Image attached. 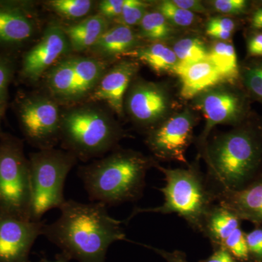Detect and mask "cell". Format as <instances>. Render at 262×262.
<instances>
[{"mask_svg": "<svg viewBox=\"0 0 262 262\" xmlns=\"http://www.w3.org/2000/svg\"><path fill=\"white\" fill-rule=\"evenodd\" d=\"M59 210L61 215L56 222L45 224L42 235L70 261L105 262L108 247L126 239L122 222L110 216L102 203L66 200Z\"/></svg>", "mask_w": 262, "mask_h": 262, "instance_id": "cell-1", "label": "cell"}, {"mask_svg": "<svg viewBox=\"0 0 262 262\" xmlns=\"http://www.w3.org/2000/svg\"><path fill=\"white\" fill-rule=\"evenodd\" d=\"M208 184L215 192L242 189L262 174V136L257 126L242 124L206 144Z\"/></svg>", "mask_w": 262, "mask_h": 262, "instance_id": "cell-2", "label": "cell"}, {"mask_svg": "<svg viewBox=\"0 0 262 262\" xmlns=\"http://www.w3.org/2000/svg\"><path fill=\"white\" fill-rule=\"evenodd\" d=\"M157 165L138 151L119 150L81 166L78 175L91 201L115 206L139 199L148 170Z\"/></svg>", "mask_w": 262, "mask_h": 262, "instance_id": "cell-3", "label": "cell"}, {"mask_svg": "<svg viewBox=\"0 0 262 262\" xmlns=\"http://www.w3.org/2000/svg\"><path fill=\"white\" fill-rule=\"evenodd\" d=\"M156 168L165 176V187L160 189L164 203L156 208H136L128 220L139 213H177L194 230L203 233L207 215L216 201V194L196 165L187 168Z\"/></svg>", "mask_w": 262, "mask_h": 262, "instance_id": "cell-4", "label": "cell"}, {"mask_svg": "<svg viewBox=\"0 0 262 262\" xmlns=\"http://www.w3.org/2000/svg\"><path fill=\"white\" fill-rule=\"evenodd\" d=\"M121 137V130L113 119L97 108L82 106L62 115L60 139L77 159L101 156Z\"/></svg>", "mask_w": 262, "mask_h": 262, "instance_id": "cell-5", "label": "cell"}, {"mask_svg": "<svg viewBox=\"0 0 262 262\" xmlns=\"http://www.w3.org/2000/svg\"><path fill=\"white\" fill-rule=\"evenodd\" d=\"M77 161L70 151L53 148L30 155L31 220L39 222L46 212L61 208L66 179Z\"/></svg>", "mask_w": 262, "mask_h": 262, "instance_id": "cell-6", "label": "cell"}, {"mask_svg": "<svg viewBox=\"0 0 262 262\" xmlns=\"http://www.w3.org/2000/svg\"><path fill=\"white\" fill-rule=\"evenodd\" d=\"M0 213L31 220L29 159L22 141L5 134L0 135Z\"/></svg>", "mask_w": 262, "mask_h": 262, "instance_id": "cell-7", "label": "cell"}, {"mask_svg": "<svg viewBox=\"0 0 262 262\" xmlns=\"http://www.w3.org/2000/svg\"><path fill=\"white\" fill-rule=\"evenodd\" d=\"M106 72L104 61L94 57H63L46 74L53 99L76 102L92 94Z\"/></svg>", "mask_w": 262, "mask_h": 262, "instance_id": "cell-8", "label": "cell"}, {"mask_svg": "<svg viewBox=\"0 0 262 262\" xmlns=\"http://www.w3.org/2000/svg\"><path fill=\"white\" fill-rule=\"evenodd\" d=\"M56 100L39 95L22 96L16 111L27 140L41 149H51L60 139L62 115Z\"/></svg>", "mask_w": 262, "mask_h": 262, "instance_id": "cell-9", "label": "cell"}, {"mask_svg": "<svg viewBox=\"0 0 262 262\" xmlns=\"http://www.w3.org/2000/svg\"><path fill=\"white\" fill-rule=\"evenodd\" d=\"M195 106L206 119V126L200 136V145L205 148L212 129L219 124L239 126L249 113V101L245 91L232 88H212L195 97Z\"/></svg>", "mask_w": 262, "mask_h": 262, "instance_id": "cell-10", "label": "cell"}, {"mask_svg": "<svg viewBox=\"0 0 262 262\" xmlns=\"http://www.w3.org/2000/svg\"><path fill=\"white\" fill-rule=\"evenodd\" d=\"M196 124L195 115L185 108L150 129L146 144L160 160L188 164L186 151L192 143Z\"/></svg>", "mask_w": 262, "mask_h": 262, "instance_id": "cell-11", "label": "cell"}, {"mask_svg": "<svg viewBox=\"0 0 262 262\" xmlns=\"http://www.w3.org/2000/svg\"><path fill=\"white\" fill-rule=\"evenodd\" d=\"M70 49L63 27L56 22H51L40 40L22 57L19 70L20 80L37 82Z\"/></svg>", "mask_w": 262, "mask_h": 262, "instance_id": "cell-12", "label": "cell"}, {"mask_svg": "<svg viewBox=\"0 0 262 262\" xmlns=\"http://www.w3.org/2000/svg\"><path fill=\"white\" fill-rule=\"evenodd\" d=\"M130 86L125 106L134 122L152 128L166 119L170 101L163 86L144 80L136 81Z\"/></svg>", "mask_w": 262, "mask_h": 262, "instance_id": "cell-13", "label": "cell"}, {"mask_svg": "<svg viewBox=\"0 0 262 262\" xmlns=\"http://www.w3.org/2000/svg\"><path fill=\"white\" fill-rule=\"evenodd\" d=\"M44 225L0 213V262H30L29 253Z\"/></svg>", "mask_w": 262, "mask_h": 262, "instance_id": "cell-14", "label": "cell"}, {"mask_svg": "<svg viewBox=\"0 0 262 262\" xmlns=\"http://www.w3.org/2000/svg\"><path fill=\"white\" fill-rule=\"evenodd\" d=\"M37 20L32 7L21 1H0V49H18L35 34Z\"/></svg>", "mask_w": 262, "mask_h": 262, "instance_id": "cell-15", "label": "cell"}, {"mask_svg": "<svg viewBox=\"0 0 262 262\" xmlns=\"http://www.w3.org/2000/svg\"><path fill=\"white\" fill-rule=\"evenodd\" d=\"M139 69L138 62L131 60L119 62L106 72L90 95V99L107 103L115 113L121 116L123 114L124 98Z\"/></svg>", "mask_w": 262, "mask_h": 262, "instance_id": "cell-16", "label": "cell"}, {"mask_svg": "<svg viewBox=\"0 0 262 262\" xmlns=\"http://www.w3.org/2000/svg\"><path fill=\"white\" fill-rule=\"evenodd\" d=\"M216 201L231 210L241 221L262 226V174L246 187L236 191L215 192Z\"/></svg>", "mask_w": 262, "mask_h": 262, "instance_id": "cell-17", "label": "cell"}, {"mask_svg": "<svg viewBox=\"0 0 262 262\" xmlns=\"http://www.w3.org/2000/svg\"><path fill=\"white\" fill-rule=\"evenodd\" d=\"M174 74L180 79L181 96L184 99H192L223 82L220 74L208 60L177 69Z\"/></svg>", "mask_w": 262, "mask_h": 262, "instance_id": "cell-18", "label": "cell"}, {"mask_svg": "<svg viewBox=\"0 0 262 262\" xmlns=\"http://www.w3.org/2000/svg\"><path fill=\"white\" fill-rule=\"evenodd\" d=\"M140 39L131 27L117 24L103 33L91 50L100 58L126 56L139 48Z\"/></svg>", "mask_w": 262, "mask_h": 262, "instance_id": "cell-19", "label": "cell"}, {"mask_svg": "<svg viewBox=\"0 0 262 262\" xmlns=\"http://www.w3.org/2000/svg\"><path fill=\"white\" fill-rule=\"evenodd\" d=\"M63 28L71 50L82 52L92 48L108 29V22L102 15L97 14Z\"/></svg>", "mask_w": 262, "mask_h": 262, "instance_id": "cell-20", "label": "cell"}, {"mask_svg": "<svg viewBox=\"0 0 262 262\" xmlns=\"http://www.w3.org/2000/svg\"><path fill=\"white\" fill-rule=\"evenodd\" d=\"M241 220L233 212L220 204L213 205L207 215L203 234L215 248L222 247L236 229L241 227Z\"/></svg>", "mask_w": 262, "mask_h": 262, "instance_id": "cell-21", "label": "cell"}, {"mask_svg": "<svg viewBox=\"0 0 262 262\" xmlns=\"http://www.w3.org/2000/svg\"><path fill=\"white\" fill-rule=\"evenodd\" d=\"M208 61L220 74L222 82L234 85L239 81L241 67L233 45L216 41L208 50Z\"/></svg>", "mask_w": 262, "mask_h": 262, "instance_id": "cell-22", "label": "cell"}, {"mask_svg": "<svg viewBox=\"0 0 262 262\" xmlns=\"http://www.w3.org/2000/svg\"><path fill=\"white\" fill-rule=\"evenodd\" d=\"M126 56L134 57L158 73H174L176 67L178 64V59L173 49L163 42H156L149 46L137 48L127 53Z\"/></svg>", "mask_w": 262, "mask_h": 262, "instance_id": "cell-23", "label": "cell"}, {"mask_svg": "<svg viewBox=\"0 0 262 262\" xmlns=\"http://www.w3.org/2000/svg\"><path fill=\"white\" fill-rule=\"evenodd\" d=\"M139 26V37L154 43L165 42L177 33L175 27L157 10L148 11Z\"/></svg>", "mask_w": 262, "mask_h": 262, "instance_id": "cell-24", "label": "cell"}, {"mask_svg": "<svg viewBox=\"0 0 262 262\" xmlns=\"http://www.w3.org/2000/svg\"><path fill=\"white\" fill-rule=\"evenodd\" d=\"M177 59V69L208 60V50L206 43L199 37H184L179 39L172 48ZM175 72V71H174Z\"/></svg>", "mask_w": 262, "mask_h": 262, "instance_id": "cell-25", "label": "cell"}, {"mask_svg": "<svg viewBox=\"0 0 262 262\" xmlns=\"http://www.w3.org/2000/svg\"><path fill=\"white\" fill-rule=\"evenodd\" d=\"M239 82L248 98L262 104V58H253L247 64L241 67Z\"/></svg>", "mask_w": 262, "mask_h": 262, "instance_id": "cell-26", "label": "cell"}, {"mask_svg": "<svg viewBox=\"0 0 262 262\" xmlns=\"http://www.w3.org/2000/svg\"><path fill=\"white\" fill-rule=\"evenodd\" d=\"M94 2L91 0H53L50 8L57 14L69 19L80 18L89 14Z\"/></svg>", "mask_w": 262, "mask_h": 262, "instance_id": "cell-27", "label": "cell"}, {"mask_svg": "<svg viewBox=\"0 0 262 262\" xmlns=\"http://www.w3.org/2000/svg\"><path fill=\"white\" fill-rule=\"evenodd\" d=\"M156 10L161 13L175 28L190 27L198 20L195 13L179 8L170 0L160 2L157 5Z\"/></svg>", "mask_w": 262, "mask_h": 262, "instance_id": "cell-28", "label": "cell"}, {"mask_svg": "<svg viewBox=\"0 0 262 262\" xmlns=\"http://www.w3.org/2000/svg\"><path fill=\"white\" fill-rule=\"evenodd\" d=\"M149 4L140 0H125L122 13L116 22L120 25L131 27L139 25L148 12Z\"/></svg>", "mask_w": 262, "mask_h": 262, "instance_id": "cell-29", "label": "cell"}, {"mask_svg": "<svg viewBox=\"0 0 262 262\" xmlns=\"http://www.w3.org/2000/svg\"><path fill=\"white\" fill-rule=\"evenodd\" d=\"M15 73L13 58L0 55V110L5 113L8 99V89Z\"/></svg>", "mask_w": 262, "mask_h": 262, "instance_id": "cell-30", "label": "cell"}, {"mask_svg": "<svg viewBox=\"0 0 262 262\" xmlns=\"http://www.w3.org/2000/svg\"><path fill=\"white\" fill-rule=\"evenodd\" d=\"M245 234L246 232H244L241 227H238L222 246V248L227 249L239 262L249 261Z\"/></svg>", "mask_w": 262, "mask_h": 262, "instance_id": "cell-31", "label": "cell"}, {"mask_svg": "<svg viewBox=\"0 0 262 262\" xmlns=\"http://www.w3.org/2000/svg\"><path fill=\"white\" fill-rule=\"evenodd\" d=\"M211 4L215 11L234 16L247 15L251 9V3L246 0H215Z\"/></svg>", "mask_w": 262, "mask_h": 262, "instance_id": "cell-32", "label": "cell"}, {"mask_svg": "<svg viewBox=\"0 0 262 262\" xmlns=\"http://www.w3.org/2000/svg\"><path fill=\"white\" fill-rule=\"evenodd\" d=\"M248 253V262H262V226L255 227L245 234Z\"/></svg>", "mask_w": 262, "mask_h": 262, "instance_id": "cell-33", "label": "cell"}, {"mask_svg": "<svg viewBox=\"0 0 262 262\" xmlns=\"http://www.w3.org/2000/svg\"><path fill=\"white\" fill-rule=\"evenodd\" d=\"M237 28V24L234 19L229 17H213L206 24V34L212 32H223L233 34Z\"/></svg>", "mask_w": 262, "mask_h": 262, "instance_id": "cell-34", "label": "cell"}, {"mask_svg": "<svg viewBox=\"0 0 262 262\" xmlns=\"http://www.w3.org/2000/svg\"><path fill=\"white\" fill-rule=\"evenodd\" d=\"M125 0H103L98 5L99 14L105 18L116 20L121 14Z\"/></svg>", "mask_w": 262, "mask_h": 262, "instance_id": "cell-35", "label": "cell"}, {"mask_svg": "<svg viewBox=\"0 0 262 262\" xmlns=\"http://www.w3.org/2000/svg\"><path fill=\"white\" fill-rule=\"evenodd\" d=\"M246 48L249 58H262V31H253L248 37Z\"/></svg>", "mask_w": 262, "mask_h": 262, "instance_id": "cell-36", "label": "cell"}, {"mask_svg": "<svg viewBox=\"0 0 262 262\" xmlns=\"http://www.w3.org/2000/svg\"><path fill=\"white\" fill-rule=\"evenodd\" d=\"M174 5L182 9L192 12L193 13H208V9L204 6L203 3L198 0H170Z\"/></svg>", "mask_w": 262, "mask_h": 262, "instance_id": "cell-37", "label": "cell"}, {"mask_svg": "<svg viewBox=\"0 0 262 262\" xmlns=\"http://www.w3.org/2000/svg\"><path fill=\"white\" fill-rule=\"evenodd\" d=\"M144 246L153 250L158 254L161 256L167 262H189L187 261L185 253L182 252V251H178V250L173 251H167L165 250L160 249V248L146 246V245H144Z\"/></svg>", "mask_w": 262, "mask_h": 262, "instance_id": "cell-38", "label": "cell"}, {"mask_svg": "<svg viewBox=\"0 0 262 262\" xmlns=\"http://www.w3.org/2000/svg\"><path fill=\"white\" fill-rule=\"evenodd\" d=\"M201 262H239L224 248H215L211 256Z\"/></svg>", "mask_w": 262, "mask_h": 262, "instance_id": "cell-39", "label": "cell"}, {"mask_svg": "<svg viewBox=\"0 0 262 262\" xmlns=\"http://www.w3.org/2000/svg\"><path fill=\"white\" fill-rule=\"evenodd\" d=\"M250 28L252 31H262V5L255 8L250 17Z\"/></svg>", "mask_w": 262, "mask_h": 262, "instance_id": "cell-40", "label": "cell"}, {"mask_svg": "<svg viewBox=\"0 0 262 262\" xmlns=\"http://www.w3.org/2000/svg\"><path fill=\"white\" fill-rule=\"evenodd\" d=\"M70 260L68 259L63 253L56 255V259L54 261H48L47 259L43 260L42 262H69Z\"/></svg>", "mask_w": 262, "mask_h": 262, "instance_id": "cell-41", "label": "cell"}, {"mask_svg": "<svg viewBox=\"0 0 262 262\" xmlns=\"http://www.w3.org/2000/svg\"><path fill=\"white\" fill-rule=\"evenodd\" d=\"M258 129H259L260 133H261V136H262V123L260 124V125H258Z\"/></svg>", "mask_w": 262, "mask_h": 262, "instance_id": "cell-42", "label": "cell"}, {"mask_svg": "<svg viewBox=\"0 0 262 262\" xmlns=\"http://www.w3.org/2000/svg\"><path fill=\"white\" fill-rule=\"evenodd\" d=\"M3 112L1 111V110H0V123H1V119H2V117H3Z\"/></svg>", "mask_w": 262, "mask_h": 262, "instance_id": "cell-43", "label": "cell"}]
</instances>
